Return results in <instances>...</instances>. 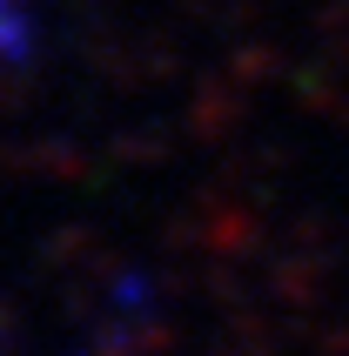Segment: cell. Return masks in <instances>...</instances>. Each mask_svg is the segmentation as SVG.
<instances>
[{
    "label": "cell",
    "instance_id": "obj_1",
    "mask_svg": "<svg viewBox=\"0 0 349 356\" xmlns=\"http://www.w3.org/2000/svg\"><path fill=\"white\" fill-rule=\"evenodd\" d=\"M20 34V14H14V0H0V40H14Z\"/></svg>",
    "mask_w": 349,
    "mask_h": 356
}]
</instances>
